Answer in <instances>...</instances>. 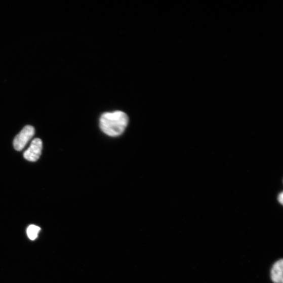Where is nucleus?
I'll return each instance as SVG.
<instances>
[{
  "label": "nucleus",
  "mask_w": 283,
  "mask_h": 283,
  "mask_svg": "<svg viewBox=\"0 0 283 283\" xmlns=\"http://www.w3.org/2000/svg\"><path fill=\"white\" fill-rule=\"evenodd\" d=\"M129 123L126 113L121 111L103 114L100 118V127L107 135L115 137L120 136Z\"/></svg>",
  "instance_id": "1"
},
{
  "label": "nucleus",
  "mask_w": 283,
  "mask_h": 283,
  "mask_svg": "<svg viewBox=\"0 0 283 283\" xmlns=\"http://www.w3.org/2000/svg\"><path fill=\"white\" fill-rule=\"evenodd\" d=\"M34 134L35 129L32 126L25 127L14 140V148L19 151L22 150L28 141L33 137Z\"/></svg>",
  "instance_id": "2"
},
{
  "label": "nucleus",
  "mask_w": 283,
  "mask_h": 283,
  "mask_svg": "<svg viewBox=\"0 0 283 283\" xmlns=\"http://www.w3.org/2000/svg\"><path fill=\"white\" fill-rule=\"evenodd\" d=\"M42 142L39 139H35L32 142L30 146L24 153V158L30 161L37 160L42 153Z\"/></svg>",
  "instance_id": "3"
},
{
  "label": "nucleus",
  "mask_w": 283,
  "mask_h": 283,
  "mask_svg": "<svg viewBox=\"0 0 283 283\" xmlns=\"http://www.w3.org/2000/svg\"><path fill=\"white\" fill-rule=\"evenodd\" d=\"M282 260L276 261L272 266L271 270V278L274 283L282 282Z\"/></svg>",
  "instance_id": "4"
},
{
  "label": "nucleus",
  "mask_w": 283,
  "mask_h": 283,
  "mask_svg": "<svg viewBox=\"0 0 283 283\" xmlns=\"http://www.w3.org/2000/svg\"><path fill=\"white\" fill-rule=\"evenodd\" d=\"M40 230L41 228L38 226L35 225L29 226L27 229V234L29 239L32 240L36 239Z\"/></svg>",
  "instance_id": "5"
},
{
  "label": "nucleus",
  "mask_w": 283,
  "mask_h": 283,
  "mask_svg": "<svg viewBox=\"0 0 283 283\" xmlns=\"http://www.w3.org/2000/svg\"><path fill=\"white\" fill-rule=\"evenodd\" d=\"M277 200L281 205H282L283 193L282 192L279 193L277 196Z\"/></svg>",
  "instance_id": "6"
}]
</instances>
